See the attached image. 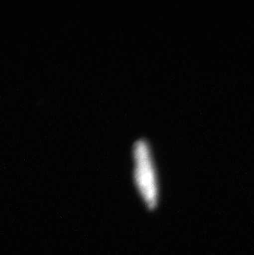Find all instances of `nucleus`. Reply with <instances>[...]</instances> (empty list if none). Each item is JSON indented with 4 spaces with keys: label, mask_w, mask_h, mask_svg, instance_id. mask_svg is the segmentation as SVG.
Returning <instances> with one entry per match:
<instances>
[{
    "label": "nucleus",
    "mask_w": 254,
    "mask_h": 255,
    "mask_svg": "<svg viewBox=\"0 0 254 255\" xmlns=\"http://www.w3.org/2000/svg\"><path fill=\"white\" fill-rule=\"evenodd\" d=\"M133 155L135 183L148 207L153 208L158 201V188L149 146L144 139L134 142Z\"/></svg>",
    "instance_id": "obj_1"
}]
</instances>
